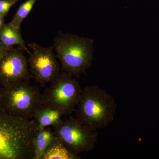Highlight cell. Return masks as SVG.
<instances>
[{"label":"cell","mask_w":159,"mask_h":159,"mask_svg":"<svg viewBox=\"0 0 159 159\" xmlns=\"http://www.w3.org/2000/svg\"><path fill=\"white\" fill-rule=\"evenodd\" d=\"M1 88H2V87H1V86H0V90H1Z\"/></svg>","instance_id":"e0dca14e"},{"label":"cell","mask_w":159,"mask_h":159,"mask_svg":"<svg viewBox=\"0 0 159 159\" xmlns=\"http://www.w3.org/2000/svg\"><path fill=\"white\" fill-rule=\"evenodd\" d=\"M37 1L27 0L22 4L9 23L10 25L16 29H20L23 21L29 14Z\"/></svg>","instance_id":"4fadbf2b"},{"label":"cell","mask_w":159,"mask_h":159,"mask_svg":"<svg viewBox=\"0 0 159 159\" xmlns=\"http://www.w3.org/2000/svg\"><path fill=\"white\" fill-rule=\"evenodd\" d=\"M20 0H0V15L5 17L12 6Z\"/></svg>","instance_id":"5bb4252c"},{"label":"cell","mask_w":159,"mask_h":159,"mask_svg":"<svg viewBox=\"0 0 159 159\" xmlns=\"http://www.w3.org/2000/svg\"><path fill=\"white\" fill-rule=\"evenodd\" d=\"M0 103L11 113L24 119H33L42 105V94L29 81L19 83L0 90Z\"/></svg>","instance_id":"277c9868"},{"label":"cell","mask_w":159,"mask_h":159,"mask_svg":"<svg viewBox=\"0 0 159 159\" xmlns=\"http://www.w3.org/2000/svg\"><path fill=\"white\" fill-rule=\"evenodd\" d=\"M80 157L69 151L55 137L42 159H79Z\"/></svg>","instance_id":"7c38bea8"},{"label":"cell","mask_w":159,"mask_h":159,"mask_svg":"<svg viewBox=\"0 0 159 159\" xmlns=\"http://www.w3.org/2000/svg\"><path fill=\"white\" fill-rule=\"evenodd\" d=\"M54 136L67 149L77 155L91 151L95 148L98 134L70 116L54 126Z\"/></svg>","instance_id":"8992f818"},{"label":"cell","mask_w":159,"mask_h":159,"mask_svg":"<svg viewBox=\"0 0 159 159\" xmlns=\"http://www.w3.org/2000/svg\"><path fill=\"white\" fill-rule=\"evenodd\" d=\"M117 107L113 97L105 90L87 86L82 89L75 118L93 130L105 128L113 121Z\"/></svg>","instance_id":"7a4b0ae2"},{"label":"cell","mask_w":159,"mask_h":159,"mask_svg":"<svg viewBox=\"0 0 159 159\" xmlns=\"http://www.w3.org/2000/svg\"><path fill=\"white\" fill-rule=\"evenodd\" d=\"M21 47H10L0 61V86L7 88L19 83L29 81L31 74L28 60Z\"/></svg>","instance_id":"ba28073f"},{"label":"cell","mask_w":159,"mask_h":159,"mask_svg":"<svg viewBox=\"0 0 159 159\" xmlns=\"http://www.w3.org/2000/svg\"><path fill=\"white\" fill-rule=\"evenodd\" d=\"M38 130L34 119L15 116L0 103V159H34Z\"/></svg>","instance_id":"6da1fadb"},{"label":"cell","mask_w":159,"mask_h":159,"mask_svg":"<svg viewBox=\"0 0 159 159\" xmlns=\"http://www.w3.org/2000/svg\"><path fill=\"white\" fill-rule=\"evenodd\" d=\"M42 94V105L58 111L62 116L76 111L82 89L79 83L66 72L60 73Z\"/></svg>","instance_id":"5b68a950"},{"label":"cell","mask_w":159,"mask_h":159,"mask_svg":"<svg viewBox=\"0 0 159 159\" xmlns=\"http://www.w3.org/2000/svg\"><path fill=\"white\" fill-rule=\"evenodd\" d=\"M5 24L4 17H3L2 16L0 15V29L5 25Z\"/></svg>","instance_id":"2e32d148"},{"label":"cell","mask_w":159,"mask_h":159,"mask_svg":"<svg viewBox=\"0 0 159 159\" xmlns=\"http://www.w3.org/2000/svg\"><path fill=\"white\" fill-rule=\"evenodd\" d=\"M0 44L7 49L14 46L21 47L29 54L31 52L26 48L20 29L15 28L10 23L5 24L0 29Z\"/></svg>","instance_id":"9c48e42d"},{"label":"cell","mask_w":159,"mask_h":159,"mask_svg":"<svg viewBox=\"0 0 159 159\" xmlns=\"http://www.w3.org/2000/svg\"><path fill=\"white\" fill-rule=\"evenodd\" d=\"M62 114L58 111L42 105L38 109L33 119L37 122L39 129L54 126L61 121Z\"/></svg>","instance_id":"30bf717a"},{"label":"cell","mask_w":159,"mask_h":159,"mask_svg":"<svg viewBox=\"0 0 159 159\" xmlns=\"http://www.w3.org/2000/svg\"><path fill=\"white\" fill-rule=\"evenodd\" d=\"M53 130L48 127L39 129L34 140V159H42L43 155L54 141Z\"/></svg>","instance_id":"8fae6325"},{"label":"cell","mask_w":159,"mask_h":159,"mask_svg":"<svg viewBox=\"0 0 159 159\" xmlns=\"http://www.w3.org/2000/svg\"><path fill=\"white\" fill-rule=\"evenodd\" d=\"M28 46L31 51L28 60L31 75L41 86L51 83L60 74L54 48L42 47L35 42Z\"/></svg>","instance_id":"52a82bcc"},{"label":"cell","mask_w":159,"mask_h":159,"mask_svg":"<svg viewBox=\"0 0 159 159\" xmlns=\"http://www.w3.org/2000/svg\"><path fill=\"white\" fill-rule=\"evenodd\" d=\"M54 48L62 70L79 77L92 65L93 40L70 33H58L54 37Z\"/></svg>","instance_id":"3957f363"},{"label":"cell","mask_w":159,"mask_h":159,"mask_svg":"<svg viewBox=\"0 0 159 159\" xmlns=\"http://www.w3.org/2000/svg\"><path fill=\"white\" fill-rule=\"evenodd\" d=\"M6 49L0 44V61L4 56V54L6 53Z\"/></svg>","instance_id":"9a60e30c"}]
</instances>
